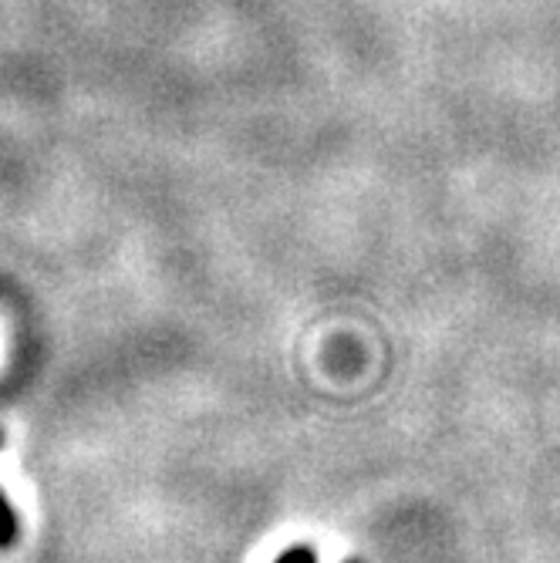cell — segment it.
<instances>
[{
    "label": "cell",
    "mask_w": 560,
    "mask_h": 563,
    "mask_svg": "<svg viewBox=\"0 0 560 563\" xmlns=\"http://www.w3.org/2000/svg\"><path fill=\"white\" fill-rule=\"evenodd\" d=\"M21 537V523H18V514L14 506L8 503V496L0 493V550H11Z\"/></svg>",
    "instance_id": "cell-1"
},
{
    "label": "cell",
    "mask_w": 560,
    "mask_h": 563,
    "mask_svg": "<svg viewBox=\"0 0 560 563\" xmlns=\"http://www.w3.org/2000/svg\"><path fill=\"white\" fill-rule=\"evenodd\" d=\"M277 563H318V560H315V553H311L308 547H294V550H287Z\"/></svg>",
    "instance_id": "cell-2"
}]
</instances>
